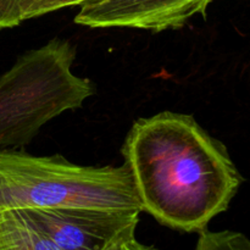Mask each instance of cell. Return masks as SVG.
Segmentation results:
<instances>
[{"mask_svg":"<svg viewBox=\"0 0 250 250\" xmlns=\"http://www.w3.org/2000/svg\"><path fill=\"white\" fill-rule=\"evenodd\" d=\"M121 151L142 211L178 232L207 229L243 182L226 146L193 115L163 111L136 120Z\"/></svg>","mask_w":250,"mask_h":250,"instance_id":"6da1fadb","label":"cell"},{"mask_svg":"<svg viewBox=\"0 0 250 250\" xmlns=\"http://www.w3.org/2000/svg\"><path fill=\"white\" fill-rule=\"evenodd\" d=\"M90 208L134 210L142 207L126 164L83 166L59 154L36 156L0 149V210Z\"/></svg>","mask_w":250,"mask_h":250,"instance_id":"7a4b0ae2","label":"cell"},{"mask_svg":"<svg viewBox=\"0 0 250 250\" xmlns=\"http://www.w3.org/2000/svg\"><path fill=\"white\" fill-rule=\"evenodd\" d=\"M76 55L70 39L54 37L0 75V149L28 146L44 125L97 93L92 80L72 72Z\"/></svg>","mask_w":250,"mask_h":250,"instance_id":"3957f363","label":"cell"},{"mask_svg":"<svg viewBox=\"0 0 250 250\" xmlns=\"http://www.w3.org/2000/svg\"><path fill=\"white\" fill-rule=\"evenodd\" d=\"M141 211L90 208L0 210V250H148Z\"/></svg>","mask_w":250,"mask_h":250,"instance_id":"277c9868","label":"cell"},{"mask_svg":"<svg viewBox=\"0 0 250 250\" xmlns=\"http://www.w3.org/2000/svg\"><path fill=\"white\" fill-rule=\"evenodd\" d=\"M212 0H85L75 22L89 28H134L150 32L180 29L203 15Z\"/></svg>","mask_w":250,"mask_h":250,"instance_id":"5b68a950","label":"cell"},{"mask_svg":"<svg viewBox=\"0 0 250 250\" xmlns=\"http://www.w3.org/2000/svg\"><path fill=\"white\" fill-rule=\"evenodd\" d=\"M197 250H250V239L241 232L209 229L198 233Z\"/></svg>","mask_w":250,"mask_h":250,"instance_id":"8992f818","label":"cell"},{"mask_svg":"<svg viewBox=\"0 0 250 250\" xmlns=\"http://www.w3.org/2000/svg\"><path fill=\"white\" fill-rule=\"evenodd\" d=\"M85 0H24L15 14L11 28L20 26L28 20L37 19L66 7L80 6Z\"/></svg>","mask_w":250,"mask_h":250,"instance_id":"52a82bcc","label":"cell"},{"mask_svg":"<svg viewBox=\"0 0 250 250\" xmlns=\"http://www.w3.org/2000/svg\"><path fill=\"white\" fill-rule=\"evenodd\" d=\"M24 0H0V32L11 28L15 14Z\"/></svg>","mask_w":250,"mask_h":250,"instance_id":"ba28073f","label":"cell"}]
</instances>
